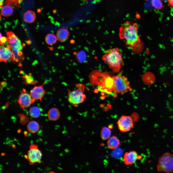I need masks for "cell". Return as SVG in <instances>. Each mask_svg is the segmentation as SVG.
<instances>
[{"mask_svg":"<svg viewBox=\"0 0 173 173\" xmlns=\"http://www.w3.org/2000/svg\"><path fill=\"white\" fill-rule=\"evenodd\" d=\"M138 27L136 23L126 21L119 28V34L120 39L125 40L127 45L136 51L140 49L141 45Z\"/></svg>","mask_w":173,"mask_h":173,"instance_id":"cell-1","label":"cell"},{"mask_svg":"<svg viewBox=\"0 0 173 173\" xmlns=\"http://www.w3.org/2000/svg\"><path fill=\"white\" fill-rule=\"evenodd\" d=\"M102 59L114 73L118 72L121 66L124 65L122 53L117 48L106 50Z\"/></svg>","mask_w":173,"mask_h":173,"instance_id":"cell-2","label":"cell"},{"mask_svg":"<svg viewBox=\"0 0 173 173\" xmlns=\"http://www.w3.org/2000/svg\"><path fill=\"white\" fill-rule=\"evenodd\" d=\"M157 170L158 172L170 173L173 172V154L167 152L159 157Z\"/></svg>","mask_w":173,"mask_h":173,"instance_id":"cell-3","label":"cell"},{"mask_svg":"<svg viewBox=\"0 0 173 173\" xmlns=\"http://www.w3.org/2000/svg\"><path fill=\"white\" fill-rule=\"evenodd\" d=\"M8 42L11 47L13 53V59L18 60L22 56L21 51L23 46L20 40L12 32H8L6 33Z\"/></svg>","mask_w":173,"mask_h":173,"instance_id":"cell-4","label":"cell"},{"mask_svg":"<svg viewBox=\"0 0 173 173\" xmlns=\"http://www.w3.org/2000/svg\"><path fill=\"white\" fill-rule=\"evenodd\" d=\"M121 74L112 77L113 85L112 90L115 93L123 94L128 92L130 87L127 78Z\"/></svg>","mask_w":173,"mask_h":173,"instance_id":"cell-5","label":"cell"},{"mask_svg":"<svg viewBox=\"0 0 173 173\" xmlns=\"http://www.w3.org/2000/svg\"><path fill=\"white\" fill-rule=\"evenodd\" d=\"M77 89L71 92L69 91L68 100L69 103L75 106L82 103L86 98L84 94L85 86L83 84H79L77 85Z\"/></svg>","mask_w":173,"mask_h":173,"instance_id":"cell-6","label":"cell"},{"mask_svg":"<svg viewBox=\"0 0 173 173\" xmlns=\"http://www.w3.org/2000/svg\"><path fill=\"white\" fill-rule=\"evenodd\" d=\"M118 128L122 132H126L129 131L134 125L132 119L130 116H122L118 120L117 122Z\"/></svg>","mask_w":173,"mask_h":173,"instance_id":"cell-7","label":"cell"},{"mask_svg":"<svg viewBox=\"0 0 173 173\" xmlns=\"http://www.w3.org/2000/svg\"><path fill=\"white\" fill-rule=\"evenodd\" d=\"M42 154L41 151L38 149V146L35 144L31 145L30 147V150L28 152L27 159L29 161V164L32 165L35 163L40 161Z\"/></svg>","mask_w":173,"mask_h":173,"instance_id":"cell-8","label":"cell"},{"mask_svg":"<svg viewBox=\"0 0 173 173\" xmlns=\"http://www.w3.org/2000/svg\"><path fill=\"white\" fill-rule=\"evenodd\" d=\"M30 95L26 92L25 89L23 88L21 93L18 102L20 107L23 109L29 107L35 101Z\"/></svg>","mask_w":173,"mask_h":173,"instance_id":"cell-9","label":"cell"},{"mask_svg":"<svg viewBox=\"0 0 173 173\" xmlns=\"http://www.w3.org/2000/svg\"><path fill=\"white\" fill-rule=\"evenodd\" d=\"M142 158L135 151L126 152L124 156V162L126 165H130L135 163L137 160L140 159Z\"/></svg>","mask_w":173,"mask_h":173,"instance_id":"cell-10","label":"cell"},{"mask_svg":"<svg viewBox=\"0 0 173 173\" xmlns=\"http://www.w3.org/2000/svg\"><path fill=\"white\" fill-rule=\"evenodd\" d=\"M44 83L41 85L35 86L31 90L30 94L34 100H39L42 102V98L45 94L43 87Z\"/></svg>","mask_w":173,"mask_h":173,"instance_id":"cell-11","label":"cell"},{"mask_svg":"<svg viewBox=\"0 0 173 173\" xmlns=\"http://www.w3.org/2000/svg\"><path fill=\"white\" fill-rule=\"evenodd\" d=\"M0 61L6 62L8 61L13 60V53L11 49L7 46H1L0 47Z\"/></svg>","mask_w":173,"mask_h":173,"instance_id":"cell-12","label":"cell"},{"mask_svg":"<svg viewBox=\"0 0 173 173\" xmlns=\"http://www.w3.org/2000/svg\"><path fill=\"white\" fill-rule=\"evenodd\" d=\"M56 35L57 40L60 42H63L68 39L69 33L67 29L62 28L59 29L57 31Z\"/></svg>","mask_w":173,"mask_h":173,"instance_id":"cell-13","label":"cell"},{"mask_svg":"<svg viewBox=\"0 0 173 173\" xmlns=\"http://www.w3.org/2000/svg\"><path fill=\"white\" fill-rule=\"evenodd\" d=\"M107 143L108 147L112 149L117 148L120 144L119 139L114 136H112L108 139Z\"/></svg>","mask_w":173,"mask_h":173,"instance_id":"cell-14","label":"cell"},{"mask_svg":"<svg viewBox=\"0 0 173 173\" xmlns=\"http://www.w3.org/2000/svg\"><path fill=\"white\" fill-rule=\"evenodd\" d=\"M36 18L35 13L32 11L28 10L23 15V19L26 23H31L33 22Z\"/></svg>","mask_w":173,"mask_h":173,"instance_id":"cell-15","label":"cell"},{"mask_svg":"<svg viewBox=\"0 0 173 173\" xmlns=\"http://www.w3.org/2000/svg\"><path fill=\"white\" fill-rule=\"evenodd\" d=\"M60 115L59 111L57 108H53L49 111L48 116L49 118L51 120L55 121L59 118Z\"/></svg>","mask_w":173,"mask_h":173,"instance_id":"cell-16","label":"cell"},{"mask_svg":"<svg viewBox=\"0 0 173 173\" xmlns=\"http://www.w3.org/2000/svg\"><path fill=\"white\" fill-rule=\"evenodd\" d=\"M27 128L30 132L34 133L38 131L39 129V126L37 122L32 121H30L28 124Z\"/></svg>","mask_w":173,"mask_h":173,"instance_id":"cell-17","label":"cell"},{"mask_svg":"<svg viewBox=\"0 0 173 173\" xmlns=\"http://www.w3.org/2000/svg\"><path fill=\"white\" fill-rule=\"evenodd\" d=\"M13 11L12 7L10 6L7 5L2 6L1 8V13L2 16L7 17L12 15Z\"/></svg>","mask_w":173,"mask_h":173,"instance_id":"cell-18","label":"cell"},{"mask_svg":"<svg viewBox=\"0 0 173 173\" xmlns=\"http://www.w3.org/2000/svg\"><path fill=\"white\" fill-rule=\"evenodd\" d=\"M111 131L109 128L104 127L102 128L100 133L102 139L104 140L108 139L111 136Z\"/></svg>","mask_w":173,"mask_h":173,"instance_id":"cell-19","label":"cell"},{"mask_svg":"<svg viewBox=\"0 0 173 173\" xmlns=\"http://www.w3.org/2000/svg\"><path fill=\"white\" fill-rule=\"evenodd\" d=\"M57 40L56 36L51 33L47 35L45 38L46 43L49 45H52L55 44Z\"/></svg>","mask_w":173,"mask_h":173,"instance_id":"cell-20","label":"cell"},{"mask_svg":"<svg viewBox=\"0 0 173 173\" xmlns=\"http://www.w3.org/2000/svg\"><path fill=\"white\" fill-rule=\"evenodd\" d=\"M29 112L30 116L33 118H36L40 115L41 111L39 108L36 106H33L31 108Z\"/></svg>","mask_w":173,"mask_h":173,"instance_id":"cell-21","label":"cell"},{"mask_svg":"<svg viewBox=\"0 0 173 173\" xmlns=\"http://www.w3.org/2000/svg\"><path fill=\"white\" fill-rule=\"evenodd\" d=\"M76 56L77 61L80 63H82L85 61L86 58V53L83 51L78 52L76 54Z\"/></svg>","mask_w":173,"mask_h":173,"instance_id":"cell-22","label":"cell"},{"mask_svg":"<svg viewBox=\"0 0 173 173\" xmlns=\"http://www.w3.org/2000/svg\"><path fill=\"white\" fill-rule=\"evenodd\" d=\"M151 4L152 6L157 9H161L163 7V5L161 0H152Z\"/></svg>","mask_w":173,"mask_h":173,"instance_id":"cell-23","label":"cell"},{"mask_svg":"<svg viewBox=\"0 0 173 173\" xmlns=\"http://www.w3.org/2000/svg\"><path fill=\"white\" fill-rule=\"evenodd\" d=\"M8 41L7 38L5 37H0V44L1 45L5 44Z\"/></svg>","mask_w":173,"mask_h":173,"instance_id":"cell-24","label":"cell"},{"mask_svg":"<svg viewBox=\"0 0 173 173\" xmlns=\"http://www.w3.org/2000/svg\"><path fill=\"white\" fill-rule=\"evenodd\" d=\"M167 1L168 6L173 7V0H167Z\"/></svg>","mask_w":173,"mask_h":173,"instance_id":"cell-25","label":"cell"},{"mask_svg":"<svg viewBox=\"0 0 173 173\" xmlns=\"http://www.w3.org/2000/svg\"><path fill=\"white\" fill-rule=\"evenodd\" d=\"M4 0H0V6L1 8L2 6L3 5V4Z\"/></svg>","mask_w":173,"mask_h":173,"instance_id":"cell-26","label":"cell"},{"mask_svg":"<svg viewBox=\"0 0 173 173\" xmlns=\"http://www.w3.org/2000/svg\"><path fill=\"white\" fill-rule=\"evenodd\" d=\"M85 0V1H87V0Z\"/></svg>","mask_w":173,"mask_h":173,"instance_id":"cell-27","label":"cell"},{"mask_svg":"<svg viewBox=\"0 0 173 173\" xmlns=\"http://www.w3.org/2000/svg\"></svg>","mask_w":173,"mask_h":173,"instance_id":"cell-28","label":"cell"}]
</instances>
